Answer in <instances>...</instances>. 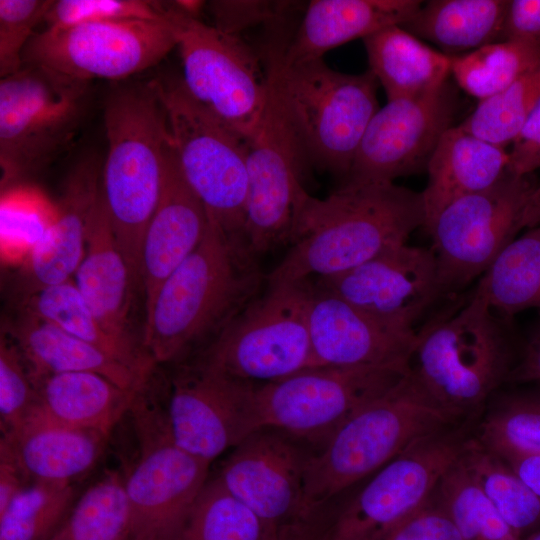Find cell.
<instances>
[{
    "label": "cell",
    "mask_w": 540,
    "mask_h": 540,
    "mask_svg": "<svg viewBox=\"0 0 540 540\" xmlns=\"http://www.w3.org/2000/svg\"><path fill=\"white\" fill-rule=\"evenodd\" d=\"M266 277L246 244L209 217L199 246L145 307L142 344L151 363L200 354L262 292Z\"/></svg>",
    "instance_id": "cell-1"
},
{
    "label": "cell",
    "mask_w": 540,
    "mask_h": 540,
    "mask_svg": "<svg viewBox=\"0 0 540 540\" xmlns=\"http://www.w3.org/2000/svg\"><path fill=\"white\" fill-rule=\"evenodd\" d=\"M426 220L421 192L394 182L347 180L325 199L300 205L291 248L267 281L333 276L406 244Z\"/></svg>",
    "instance_id": "cell-2"
},
{
    "label": "cell",
    "mask_w": 540,
    "mask_h": 540,
    "mask_svg": "<svg viewBox=\"0 0 540 540\" xmlns=\"http://www.w3.org/2000/svg\"><path fill=\"white\" fill-rule=\"evenodd\" d=\"M108 150L101 193L118 247L139 281L143 237L158 205L169 129L152 81L115 89L104 110Z\"/></svg>",
    "instance_id": "cell-3"
},
{
    "label": "cell",
    "mask_w": 540,
    "mask_h": 540,
    "mask_svg": "<svg viewBox=\"0 0 540 540\" xmlns=\"http://www.w3.org/2000/svg\"><path fill=\"white\" fill-rule=\"evenodd\" d=\"M463 421L435 403L410 372L342 423L309 458L304 506L312 514L420 439Z\"/></svg>",
    "instance_id": "cell-4"
},
{
    "label": "cell",
    "mask_w": 540,
    "mask_h": 540,
    "mask_svg": "<svg viewBox=\"0 0 540 540\" xmlns=\"http://www.w3.org/2000/svg\"><path fill=\"white\" fill-rule=\"evenodd\" d=\"M281 46L271 45L263 58L271 94L306 161L348 177L364 132L379 109L376 78L369 70H333L323 58L285 63Z\"/></svg>",
    "instance_id": "cell-5"
},
{
    "label": "cell",
    "mask_w": 540,
    "mask_h": 540,
    "mask_svg": "<svg viewBox=\"0 0 540 540\" xmlns=\"http://www.w3.org/2000/svg\"><path fill=\"white\" fill-rule=\"evenodd\" d=\"M512 368L507 332L475 291L461 309L417 333L409 361L419 387L461 420L479 412Z\"/></svg>",
    "instance_id": "cell-6"
},
{
    "label": "cell",
    "mask_w": 540,
    "mask_h": 540,
    "mask_svg": "<svg viewBox=\"0 0 540 540\" xmlns=\"http://www.w3.org/2000/svg\"><path fill=\"white\" fill-rule=\"evenodd\" d=\"M91 82L24 63L0 81L2 190L41 171L66 152L91 102Z\"/></svg>",
    "instance_id": "cell-7"
},
{
    "label": "cell",
    "mask_w": 540,
    "mask_h": 540,
    "mask_svg": "<svg viewBox=\"0 0 540 540\" xmlns=\"http://www.w3.org/2000/svg\"><path fill=\"white\" fill-rule=\"evenodd\" d=\"M151 81L165 110L170 145L185 181L223 232L245 242L247 142L198 104L181 76Z\"/></svg>",
    "instance_id": "cell-8"
},
{
    "label": "cell",
    "mask_w": 540,
    "mask_h": 540,
    "mask_svg": "<svg viewBox=\"0 0 540 540\" xmlns=\"http://www.w3.org/2000/svg\"><path fill=\"white\" fill-rule=\"evenodd\" d=\"M312 294V279L266 281L262 292L192 359L257 386L314 368Z\"/></svg>",
    "instance_id": "cell-9"
},
{
    "label": "cell",
    "mask_w": 540,
    "mask_h": 540,
    "mask_svg": "<svg viewBox=\"0 0 540 540\" xmlns=\"http://www.w3.org/2000/svg\"><path fill=\"white\" fill-rule=\"evenodd\" d=\"M173 3L184 87L198 104L247 141L269 99L264 60L240 36L185 14Z\"/></svg>",
    "instance_id": "cell-10"
},
{
    "label": "cell",
    "mask_w": 540,
    "mask_h": 540,
    "mask_svg": "<svg viewBox=\"0 0 540 540\" xmlns=\"http://www.w3.org/2000/svg\"><path fill=\"white\" fill-rule=\"evenodd\" d=\"M467 418L409 446L329 519L324 540H381L431 496L472 438Z\"/></svg>",
    "instance_id": "cell-11"
},
{
    "label": "cell",
    "mask_w": 540,
    "mask_h": 540,
    "mask_svg": "<svg viewBox=\"0 0 540 540\" xmlns=\"http://www.w3.org/2000/svg\"><path fill=\"white\" fill-rule=\"evenodd\" d=\"M130 410L140 447L124 478L130 540H175L208 480L210 463L175 443L166 408H151L138 393Z\"/></svg>",
    "instance_id": "cell-12"
},
{
    "label": "cell",
    "mask_w": 540,
    "mask_h": 540,
    "mask_svg": "<svg viewBox=\"0 0 540 540\" xmlns=\"http://www.w3.org/2000/svg\"><path fill=\"white\" fill-rule=\"evenodd\" d=\"M409 366H321L257 386L260 427L319 448L356 411L396 386Z\"/></svg>",
    "instance_id": "cell-13"
},
{
    "label": "cell",
    "mask_w": 540,
    "mask_h": 540,
    "mask_svg": "<svg viewBox=\"0 0 540 540\" xmlns=\"http://www.w3.org/2000/svg\"><path fill=\"white\" fill-rule=\"evenodd\" d=\"M173 3V1H172ZM172 16L166 20H116L46 27L23 52V64H35L89 81L121 80L163 60L177 47Z\"/></svg>",
    "instance_id": "cell-14"
},
{
    "label": "cell",
    "mask_w": 540,
    "mask_h": 540,
    "mask_svg": "<svg viewBox=\"0 0 540 540\" xmlns=\"http://www.w3.org/2000/svg\"><path fill=\"white\" fill-rule=\"evenodd\" d=\"M527 176L507 172L491 187L456 199L428 228L442 295L483 275L515 238L533 190Z\"/></svg>",
    "instance_id": "cell-15"
},
{
    "label": "cell",
    "mask_w": 540,
    "mask_h": 540,
    "mask_svg": "<svg viewBox=\"0 0 540 540\" xmlns=\"http://www.w3.org/2000/svg\"><path fill=\"white\" fill-rule=\"evenodd\" d=\"M246 142L244 239L257 257L291 243L298 209L308 195L301 181L305 155L270 88L264 115Z\"/></svg>",
    "instance_id": "cell-16"
},
{
    "label": "cell",
    "mask_w": 540,
    "mask_h": 540,
    "mask_svg": "<svg viewBox=\"0 0 540 540\" xmlns=\"http://www.w3.org/2000/svg\"><path fill=\"white\" fill-rule=\"evenodd\" d=\"M256 389L197 359L178 364L166 406L175 443L209 463L233 449L260 428Z\"/></svg>",
    "instance_id": "cell-17"
},
{
    "label": "cell",
    "mask_w": 540,
    "mask_h": 540,
    "mask_svg": "<svg viewBox=\"0 0 540 540\" xmlns=\"http://www.w3.org/2000/svg\"><path fill=\"white\" fill-rule=\"evenodd\" d=\"M314 450L284 430L262 426L232 449L216 477L269 527L280 526L314 514L304 506L305 472Z\"/></svg>",
    "instance_id": "cell-18"
},
{
    "label": "cell",
    "mask_w": 540,
    "mask_h": 540,
    "mask_svg": "<svg viewBox=\"0 0 540 540\" xmlns=\"http://www.w3.org/2000/svg\"><path fill=\"white\" fill-rule=\"evenodd\" d=\"M454 92L387 101L370 120L348 175L350 181L393 182L427 167L441 136L452 127Z\"/></svg>",
    "instance_id": "cell-19"
},
{
    "label": "cell",
    "mask_w": 540,
    "mask_h": 540,
    "mask_svg": "<svg viewBox=\"0 0 540 540\" xmlns=\"http://www.w3.org/2000/svg\"><path fill=\"white\" fill-rule=\"evenodd\" d=\"M314 283L406 332H415L414 323L442 295L432 250L407 243Z\"/></svg>",
    "instance_id": "cell-20"
},
{
    "label": "cell",
    "mask_w": 540,
    "mask_h": 540,
    "mask_svg": "<svg viewBox=\"0 0 540 540\" xmlns=\"http://www.w3.org/2000/svg\"><path fill=\"white\" fill-rule=\"evenodd\" d=\"M309 329L314 367L409 366L416 332L394 328L313 281Z\"/></svg>",
    "instance_id": "cell-21"
},
{
    "label": "cell",
    "mask_w": 540,
    "mask_h": 540,
    "mask_svg": "<svg viewBox=\"0 0 540 540\" xmlns=\"http://www.w3.org/2000/svg\"><path fill=\"white\" fill-rule=\"evenodd\" d=\"M208 225L206 209L185 181L169 145L160 199L140 253L139 281L145 307L162 283L199 246Z\"/></svg>",
    "instance_id": "cell-22"
},
{
    "label": "cell",
    "mask_w": 540,
    "mask_h": 540,
    "mask_svg": "<svg viewBox=\"0 0 540 540\" xmlns=\"http://www.w3.org/2000/svg\"><path fill=\"white\" fill-rule=\"evenodd\" d=\"M417 0H313L290 41L282 44L288 64L322 59L329 50L382 28L402 25L420 9Z\"/></svg>",
    "instance_id": "cell-23"
},
{
    "label": "cell",
    "mask_w": 540,
    "mask_h": 540,
    "mask_svg": "<svg viewBox=\"0 0 540 540\" xmlns=\"http://www.w3.org/2000/svg\"><path fill=\"white\" fill-rule=\"evenodd\" d=\"M73 281L104 330L138 349L128 322L134 279L116 242L101 189L89 213L85 254Z\"/></svg>",
    "instance_id": "cell-24"
},
{
    "label": "cell",
    "mask_w": 540,
    "mask_h": 540,
    "mask_svg": "<svg viewBox=\"0 0 540 540\" xmlns=\"http://www.w3.org/2000/svg\"><path fill=\"white\" fill-rule=\"evenodd\" d=\"M100 189L95 162L78 164L56 202L54 222L28 257L27 297L72 280L85 254L88 217Z\"/></svg>",
    "instance_id": "cell-25"
},
{
    "label": "cell",
    "mask_w": 540,
    "mask_h": 540,
    "mask_svg": "<svg viewBox=\"0 0 540 540\" xmlns=\"http://www.w3.org/2000/svg\"><path fill=\"white\" fill-rule=\"evenodd\" d=\"M505 148L486 142L459 126H452L438 141L428 163V182L421 192L428 230L439 213L463 196L495 184L508 170Z\"/></svg>",
    "instance_id": "cell-26"
},
{
    "label": "cell",
    "mask_w": 540,
    "mask_h": 540,
    "mask_svg": "<svg viewBox=\"0 0 540 540\" xmlns=\"http://www.w3.org/2000/svg\"><path fill=\"white\" fill-rule=\"evenodd\" d=\"M33 381L37 404L29 421L95 430L108 436L131 409L140 390L122 388L94 372L50 374Z\"/></svg>",
    "instance_id": "cell-27"
},
{
    "label": "cell",
    "mask_w": 540,
    "mask_h": 540,
    "mask_svg": "<svg viewBox=\"0 0 540 540\" xmlns=\"http://www.w3.org/2000/svg\"><path fill=\"white\" fill-rule=\"evenodd\" d=\"M5 333L18 346L33 379L57 373L94 372L122 388L139 390L148 377L24 309Z\"/></svg>",
    "instance_id": "cell-28"
},
{
    "label": "cell",
    "mask_w": 540,
    "mask_h": 540,
    "mask_svg": "<svg viewBox=\"0 0 540 540\" xmlns=\"http://www.w3.org/2000/svg\"><path fill=\"white\" fill-rule=\"evenodd\" d=\"M107 439L99 431L32 420L3 434L0 451L10 455L31 482L72 483L95 465Z\"/></svg>",
    "instance_id": "cell-29"
},
{
    "label": "cell",
    "mask_w": 540,
    "mask_h": 540,
    "mask_svg": "<svg viewBox=\"0 0 540 540\" xmlns=\"http://www.w3.org/2000/svg\"><path fill=\"white\" fill-rule=\"evenodd\" d=\"M369 71L388 101L438 91L451 74V56L424 44L400 25L382 28L363 39Z\"/></svg>",
    "instance_id": "cell-30"
},
{
    "label": "cell",
    "mask_w": 540,
    "mask_h": 540,
    "mask_svg": "<svg viewBox=\"0 0 540 540\" xmlns=\"http://www.w3.org/2000/svg\"><path fill=\"white\" fill-rule=\"evenodd\" d=\"M508 5L506 0H432L400 26L446 52L473 51L502 38Z\"/></svg>",
    "instance_id": "cell-31"
},
{
    "label": "cell",
    "mask_w": 540,
    "mask_h": 540,
    "mask_svg": "<svg viewBox=\"0 0 540 540\" xmlns=\"http://www.w3.org/2000/svg\"><path fill=\"white\" fill-rule=\"evenodd\" d=\"M23 309L97 346L138 373L149 375L153 364L147 355L122 344L104 330L73 279L35 292L27 297Z\"/></svg>",
    "instance_id": "cell-32"
},
{
    "label": "cell",
    "mask_w": 540,
    "mask_h": 540,
    "mask_svg": "<svg viewBox=\"0 0 540 540\" xmlns=\"http://www.w3.org/2000/svg\"><path fill=\"white\" fill-rule=\"evenodd\" d=\"M475 292L506 316L540 310V227L514 238L482 275Z\"/></svg>",
    "instance_id": "cell-33"
},
{
    "label": "cell",
    "mask_w": 540,
    "mask_h": 540,
    "mask_svg": "<svg viewBox=\"0 0 540 540\" xmlns=\"http://www.w3.org/2000/svg\"><path fill=\"white\" fill-rule=\"evenodd\" d=\"M461 461L512 530L524 539L540 529V496L497 455L472 436Z\"/></svg>",
    "instance_id": "cell-34"
},
{
    "label": "cell",
    "mask_w": 540,
    "mask_h": 540,
    "mask_svg": "<svg viewBox=\"0 0 540 540\" xmlns=\"http://www.w3.org/2000/svg\"><path fill=\"white\" fill-rule=\"evenodd\" d=\"M49 540H130L124 477L108 472L91 485Z\"/></svg>",
    "instance_id": "cell-35"
},
{
    "label": "cell",
    "mask_w": 540,
    "mask_h": 540,
    "mask_svg": "<svg viewBox=\"0 0 540 540\" xmlns=\"http://www.w3.org/2000/svg\"><path fill=\"white\" fill-rule=\"evenodd\" d=\"M540 63V46L504 40L451 56L457 84L479 101L499 94Z\"/></svg>",
    "instance_id": "cell-36"
},
{
    "label": "cell",
    "mask_w": 540,
    "mask_h": 540,
    "mask_svg": "<svg viewBox=\"0 0 540 540\" xmlns=\"http://www.w3.org/2000/svg\"><path fill=\"white\" fill-rule=\"evenodd\" d=\"M271 528L215 476L205 483L175 540H266Z\"/></svg>",
    "instance_id": "cell-37"
},
{
    "label": "cell",
    "mask_w": 540,
    "mask_h": 540,
    "mask_svg": "<svg viewBox=\"0 0 540 540\" xmlns=\"http://www.w3.org/2000/svg\"><path fill=\"white\" fill-rule=\"evenodd\" d=\"M474 438L506 463L540 456V394L500 399L486 412Z\"/></svg>",
    "instance_id": "cell-38"
},
{
    "label": "cell",
    "mask_w": 540,
    "mask_h": 540,
    "mask_svg": "<svg viewBox=\"0 0 540 540\" xmlns=\"http://www.w3.org/2000/svg\"><path fill=\"white\" fill-rule=\"evenodd\" d=\"M72 483H28L0 512V540H49L75 503Z\"/></svg>",
    "instance_id": "cell-39"
},
{
    "label": "cell",
    "mask_w": 540,
    "mask_h": 540,
    "mask_svg": "<svg viewBox=\"0 0 540 540\" xmlns=\"http://www.w3.org/2000/svg\"><path fill=\"white\" fill-rule=\"evenodd\" d=\"M435 493L464 540H523L487 499L461 458L444 474Z\"/></svg>",
    "instance_id": "cell-40"
},
{
    "label": "cell",
    "mask_w": 540,
    "mask_h": 540,
    "mask_svg": "<svg viewBox=\"0 0 540 540\" xmlns=\"http://www.w3.org/2000/svg\"><path fill=\"white\" fill-rule=\"evenodd\" d=\"M540 99V63L504 91L479 101L460 125L464 131L505 148L511 144Z\"/></svg>",
    "instance_id": "cell-41"
},
{
    "label": "cell",
    "mask_w": 540,
    "mask_h": 540,
    "mask_svg": "<svg viewBox=\"0 0 540 540\" xmlns=\"http://www.w3.org/2000/svg\"><path fill=\"white\" fill-rule=\"evenodd\" d=\"M57 215L52 203L38 189L17 184L2 190L0 205L1 249L5 257H29L45 237Z\"/></svg>",
    "instance_id": "cell-42"
},
{
    "label": "cell",
    "mask_w": 540,
    "mask_h": 540,
    "mask_svg": "<svg viewBox=\"0 0 540 540\" xmlns=\"http://www.w3.org/2000/svg\"><path fill=\"white\" fill-rule=\"evenodd\" d=\"M37 404L30 369L16 343L5 333L0 341V417L2 434L20 429Z\"/></svg>",
    "instance_id": "cell-43"
},
{
    "label": "cell",
    "mask_w": 540,
    "mask_h": 540,
    "mask_svg": "<svg viewBox=\"0 0 540 540\" xmlns=\"http://www.w3.org/2000/svg\"><path fill=\"white\" fill-rule=\"evenodd\" d=\"M172 12V1L59 0L53 1L44 22L46 27H67L98 21L166 20Z\"/></svg>",
    "instance_id": "cell-44"
},
{
    "label": "cell",
    "mask_w": 540,
    "mask_h": 540,
    "mask_svg": "<svg viewBox=\"0 0 540 540\" xmlns=\"http://www.w3.org/2000/svg\"><path fill=\"white\" fill-rule=\"evenodd\" d=\"M52 4L51 0H0L1 78L23 66V52Z\"/></svg>",
    "instance_id": "cell-45"
},
{
    "label": "cell",
    "mask_w": 540,
    "mask_h": 540,
    "mask_svg": "<svg viewBox=\"0 0 540 540\" xmlns=\"http://www.w3.org/2000/svg\"><path fill=\"white\" fill-rule=\"evenodd\" d=\"M294 3L287 1H211L210 13L214 27L236 36L262 23H276Z\"/></svg>",
    "instance_id": "cell-46"
},
{
    "label": "cell",
    "mask_w": 540,
    "mask_h": 540,
    "mask_svg": "<svg viewBox=\"0 0 540 540\" xmlns=\"http://www.w3.org/2000/svg\"><path fill=\"white\" fill-rule=\"evenodd\" d=\"M381 540H464L435 490L412 515Z\"/></svg>",
    "instance_id": "cell-47"
},
{
    "label": "cell",
    "mask_w": 540,
    "mask_h": 540,
    "mask_svg": "<svg viewBox=\"0 0 540 540\" xmlns=\"http://www.w3.org/2000/svg\"><path fill=\"white\" fill-rule=\"evenodd\" d=\"M511 145L509 172L527 176L540 168V99Z\"/></svg>",
    "instance_id": "cell-48"
},
{
    "label": "cell",
    "mask_w": 540,
    "mask_h": 540,
    "mask_svg": "<svg viewBox=\"0 0 540 540\" xmlns=\"http://www.w3.org/2000/svg\"><path fill=\"white\" fill-rule=\"evenodd\" d=\"M540 46V0L509 1L502 41Z\"/></svg>",
    "instance_id": "cell-49"
},
{
    "label": "cell",
    "mask_w": 540,
    "mask_h": 540,
    "mask_svg": "<svg viewBox=\"0 0 540 540\" xmlns=\"http://www.w3.org/2000/svg\"><path fill=\"white\" fill-rule=\"evenodd\" d=\"M328 522L322 509L311 516L272 527L266 540H324Z\"/></svg>",
    "instance_id": "cell-50"
},
{
    "label": "cell",
    "mask_w": 540,
    "mask_h": 540,
    "mask_svg": "<svg viewBox=\"0 0 540 540\" xmlns=\"http://www.w3.org/2000/svg\"><path fill=\"white\" fill-rule=\"evenodd\" d=\"M507 381L540 383V322L531 334L520 361L513 365Z\"/></svg>",
    "instance_id": "cell-51"
},
{
    "label": "cell",
    "mask_w": 540,
    "mask_h": 540,
    "mask_svg": "<svg viewBox=\"0 0 540 540\" xmlns=\"http://www.w3.org/2000/svg\"><path fill=\"white\" fill-rule=\"evenodd\" d=\"M14 459L4 451H0V512L28 484Z\"/></svg>",
    "instance_id": "cell-52"
},
{
    "label": "cell",
    "mask_w": 540,
    "mask_h": 540,
    "mask_svg": "<svg viewBox=\"0 0 540 540\" xmlns=\"http://www.w3.org/2000/svg\"><path fill=\"white\" fill-rule=\"evenodd\" d=\"M508 464L540 496V456L523 458Z\"/></svg>",
    "instance_id": "cell-53"
},
{
    "label": "cell",
    "mask_w": 540,
    "mask_h": 540,
    "mask_svg": "<svg viewBox=\"0 0 540 540\" xmlns=\"http://www.w3.org/2000/svg\"><path fill=\"white\" fill-rule=\"evenodd\" d=\"M540 225V183L533 188L517 223V232Z\"/></svg>",
    "instance_id": "cell-54"
},
{
    "label": "cell",
    "mask_w": 540,
    "mask_h": 540,
    "mask_svg": "<svg viewBox=\"0 0 540 540\" xmlns=\"http://www.w3.org/2000/svg\"><path fill=\"white\" fill-rule=\"evenodd\" d=\"M523 540H540V529L526 536Z\"/></svg>",
    "instance_id": "cell-55"
}]
</instances>
